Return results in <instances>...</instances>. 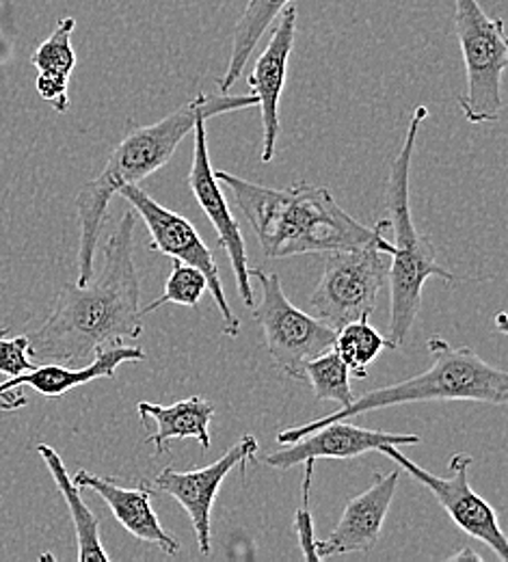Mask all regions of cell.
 I'll use <instances>...</instances> for the list:
<instances>
[{"mask_svg":"<svg viewBox=\"0 0 508 562\" xmlns=\"http://www.w3.org/2000/svg\"><path fill=\"white\" fill-rule=\"evenodd\" d=\"M146 351L139 347L115 345L95 352L91 361L84 366L70 368L59 363H37L33 370L22 372L18 376H9V381L0 383V409L11 412L26 405V396H22L20 387L29 385L42 396L59 398L80 385H87L95 379H113L117 368L126 361H144Z\"/></svg>","mask_w":508,"mask_h":562,"instance_id":"5bb4252c","label":"cell"},{"mask_svg":"<svg viewBox=\"0 0 508 562\" xmlns=\"http://www.w3.org/2000/svg\"><path fill=\"white\" fill-rule=\"evenodd\" d=\"M135 227L137 212H124L104 243L100 276L84 285L66 283L48 318L26 334L37 363L78 368L106 347L142 338L146 316L133 258Z\"/></svg>","mask_w":508,"mask_h":562,"instance_id":"6da1fadb","label":"cell"},{"mask_svg":"<svg viewBox=\"0 0 508 562\" xmlns=\"http://www.w3.org/2000/svg\"><path fill=\"white\" fill-rule=\"evenodd\" d=\"M249 278L258 281L262 292L260 303L253 305V318L262 327L271 363L284 376L303 381L305 361L334 349L336 329L291 303L278 273L249 269Z\"/></svg>","mask_w":508,"mask_h":562,"instance_id":"ba28073f","label":"cell"},{"mask_svg":"<svg viewBox=\"0 0 508 562\" xmlns=\"http://www.w3.org/2000/svg\"><path fill=\"white\" fill-rule=\"evenodd\" d=\"M72 481L78 490L98 493L106 502L115 519L122 524V528L144 546L158 548L167 557H176L180 552V543L169 532H165L151 508L154 487L147 485L146 481L139 483V487L128 490L109 476L91 474L87 470L76 472Z\"/></svg>","mask_w":508,"mask_h":562,"instance_id":"e0dca14e","label":"cell"},{"mask_svg":"<svg viewBox=\"0 0 508 562\" xmlns=\"http://www.w3.org/2000/svg\"><path fill=\"white\" fill-rule=\"evenodd\" d=\"M37 363H33L31 351H29V338L15 336L4 338L0 334V372L7 376H18L22 372L33 370Z\"/></svg>","mask_w":508,"mask_h":562,"instance_id":"484cf974","label":"cell"},{"mask_svg":"<svg viewBox=\"0 0 508 562\" xmlns=\"http://www.w3.org/2000/svg\"><path fill=\"white\" fill-rule=\"evenodd\" d=\"M117 195L124 198L133 206V211L146 221V227L151 236L149 249L169 256L171 260H180L189 267H195L204 273L208 281V292L223 318V334L225 338H236L240 334V318L227 303L213 251L204 243L200 232L193 227V223L182 214L158 204L139 184H124L120 187Z\"/></svg>","mask_w":508,"mask_h":562,"instance_id":"9c48e42d","label":"cell"},{"mask_svg":"<svg viewBox=\"0 0 508 562\" xmlns=\"http://www.w3.org/2000/svg\"><path fill=\"white\" fill-rule=\"evenodd\" d=\"M215 178L232 191L236 206L247 216L269 260L365 245H376L390 256L394 251L385 236L390 227L387 218H381L374 227H365L325 187L301 180L289 189H269L229 171H215Z\"/></svg>","mask_w":508,"mask_h":562,"instance_id":"7a4b0ae2","label":"cell"},{"mask_svg":"<svg viewBox=\"0 0 508 562\" xmlns=\"http://www.w3.org/2000/svg\"><path fill=\"white\" fill-rule=\"evenodd\" d=\"M195 143H193V160H191V171H189V187L200 204V209L208 216L213 227L217 229L218 245L225 249L234 278H236V288L247 307L256 305L253 288H251V278H249V260H247V247L242 232L232 216V211L227 206V200L221 191L213 165H211V154H208V135H206V120H200L195 124Z\"/></svg>","mask_w":508,"mask_h":562,"instance_id":"7c38bea8","label":"cell"},{"mask_svg":"<svg viewBox=\"0 0 508 562\" xmlns=\"http://www.w3.org/2000/svg\"><path fill=\"white\" fill-rule=\"evenodd\" d=\"M390 254L376 245L325 254V269L309 296V314L336 331L370 318L387 283Z\"/></svg>","mask_w":508,"mask_h":562,"instance_id":"52a82bcc","label":"cell"},{"mask_svg":"<svg viewBox=\"0 0 508 562\" xmlns=\"http://www.w3.org/2000/svg\"><path fill=\"white\" fill-rule=\"evenodd\" d=\"M258 439L253 435H242L238 443H234L223 457H218L215 463L191 470V472H178L176 468H165L151 483L154 492L171 495L191 517L200 552L204 557L211 554V528H213V506L217 499L218 490L225 481V476L240 468L245 474V468L253 457L258 454Z\"/></svg>","mask_w":508,"mask_h":562,"instance_id":"8fae6325","label":"cell"},{"mask_svg":"<svg viewBox=\"0 0 508 562\" xmlns=\"http://www.w3.org/2000/svg\"><path fill=\"white\" fill-rule=\"evenodd\" d=\"M256 106H258V98L253 93L249 95L200 93L193 100H189L184 106L158 120L156 124L135 128L120 140L111 151L104 169L91 182H87L76 198V212L80 223L76 283L84 285L93 278L98 238L106 221L109 204L113 195H117L120 187L139 184L151 173L162 169L176 154L178 145L189 133H193L200 120L208 122L223 113L245 111Z\"/></svg>","mask_w":508,"mask_h":562,"instance_id":"3957f363","label":"cell"},{"mask_svg":"<svg viewBox=\"0 0 508 562\" xmlns=\"http://www.w3.org/2000/svg\"><path fill=\"white\" fill-rule=\"evenodd\" d=\"M398 481V470L387 474H374L372 485L347 502L342 517L331 530V535L325 541H316L318 561L355 552H370L381 537Z\"/></svg>","mask_w":508,"mask_h":562,"instance_id":"2e32d148","label":"cell"},{"mask_svg":"<svg viewBox=\"0 0 508 562\" xmlns=\"http://www.w3.org/2000/svg\"><path fill=\"white\" fill-rule=\"evenodd\" d=\"M303 374L309 381L316 401H331L338 405V409H345L353 403L355 396L351 390L349 368L334 349L305 361Z\"/></svg>","mask_w":508,"mask_h":562,"instance_id":"603a6c76","label":"cell"},{"mask_svg":"<svg viewBox=\"0 0 508 562\" xmlns=\"http://www.w3.org/2000/svg\"><path fill=\"white\" fill-rule=\"evenodd\" d=\"M37 454L44 459L55 485L59 487V492L64 495L70 517H72L74 530H76V546H78V561L80 562H109V554L102 548V539H100V521L98 517L89 510V506L84 504V499L80 497L78 487L74 485L72 476L68 474L64 459L59 457V452L48 446V443H39L37 446Z\"/></svg>","mask_w":508,"mask_h":562,"instance_id":"ffe728a7","label":"cell"},{"mask_svg":"<svg viewBox=\"0 0 508 562\" xmlns=\"http://www.w3.org/2000/svg\"><path fill=\"white\" fill-rule=\"evenodd\" d=\"M429 117L427 106H418L411 115L407 135L403 140V147L398 156L394 158L387 176V189H385V211L387 223L394 232V251L390 256V327H387V340L394 349L405 345L411 327L418 321L420 307H422V290L429 278L456 281V278L443 269L436 258V247L429 236H425L411 214L409 202V173H411V160L418 143V133Z\"/></svg>","mask_w":508,"mask_h":562,"instance_id":"5b68a950","label":"cell"},{"mask_svg":"<svg viewBox=\"0 0 508 562\" xmlns=\"http://www.w3.org/2000/svg\"><path fill=\"white\" fill-rule=\"evenodd\" d=\"M296 18L298 7L296 0L280 13V22L258 57L253 70L249 74L247 82L251 93L258 98V109L262 117V162L269 165L275 158L278 137H280V100L286 87V74L291 64L292 46L296 37Z\"/></svg>","mask_w":508,"mask_h":562,"instance_id":"9a60e30c","label":"cell"},{"mask_svg":"<svg viewBox=\"0 0 508 562\" xmlns=\"http://www.w3.org/2000/svg\"><path fill=\"white\" fill-rule=\"evenodd\" d=\"M316 461H305V476H303V504L294 515V532L303 552L305 561H318L316 554V532H314V519L309 510V492H312V474H314Z\"/></svg>","mask_w":508,"mask_h":562,"instance_id":"d4e9b609","label":"cell"},{"mask_svg":"<svg viewBox=\"0 0 508 562\" xmlns=\"http://www.w3.org/2000/svg\"><path fill=\"white\" fill-rule=\"evenodd\" d=\"M208 290V281L204 278V273L195 267H189L180 260H173L171 267V276L165 283V290L158 299H154L149 305H142V314L147 316L151 312H156L158 307L167 305V303H178L184 307H197L202 294Z\"/></svg>","mask_w":508,"mask_h":562,"instance_id":"cb8c5ba5","label":"cell"},{"mask_svg":"<svg viewBox=\"0 0 508 562\" xmlns=\"http://www.w3.org/2000/svg\"><path fill=\"white\" fill-rule=\"evenodd\" d=\"M376 452L392 459L398 468H403L414 481L425 485L436 495L437 502L450 515L456 528H461L472 539L485 543L500 562H508V539L500 528L498 515L494 506H489L478 493L470 487V468L474 463L472 454L456 452L448 461L450 476H436L425 468L416 465L407 459L398 446H381Z\"/></svg>","mask_w":508,"mask_h":562,"instance_id":"30bf717a","label":"cell"},{"mask_svg":"<svg viewBox=\"0 0 508 562\" xmlns=\"http://www.w3.org/2000/svg\"><path fill=\"white\" fill-rule=\"evenodd\" d=\"M450 561H476L481 562L483 559H481V554H476L472 548H465L463 552H459V554H454V557H450Z\"/></svg>","mask_w":508,"mask_h":562,"instance_id":"4316f807","label":"cell"},{"mask_svg":"<svg viewBox=\"0 0 508 562\" xmlns=\"http://www.w3.org/2000/svg\"><path fill=\"white\" fill-rule=\"evenodd\" d=\"M76 31L74 18H61L55 31L35 48L31 64L37 70V93L46 100L57 113H68L70 109V76L76 68L72 35Z\"/></svg>","mask_w":508,"mask_h":562,"instance_id":"ac0fdd59","label":"cell"},{"mask_svg":"<svg viewBox=\"0 0 508 562\" xmlns=\"http://www.w3.org/2000/svg\"><path fill=\"white\" fill-rule=\"evenodd\" d=\"M137 412L142 420H154L156 432L147 437L158 454L169 452V443L176 439H197L204 450L211 448V422L215 418V405L202 396L178 401L169 407L139 403Z\"/></svg>","mask_w":508,"mask_h":562,"instance_id":"d6986e66","label":"cell"},{"mask_svg":"<svg viewBox=\"0 0 508 562\" xmlns=\"http://www.w3.org/2000/svg\"><path fill=\"white\" fill-rule=\"evenodd\" d=\"M385 349H394L387 336L379 334L368 318L353 321L336 331L334 351L340 355L345 366L349 368V374L355 379H365L368 368L379 359V355Z\"/></svg>","mask_w":508,"mask_h":562,"instance_id":"7402d4cb","label":"cell"},{"mask_svg":"<svg viewBox=\"0 0 508 562\" xmlns=\"http://www.w3.org/2000/svg\"><path fill=\"white\" fill-rule=\"evenodd\" d=\"M429 352L433 355V363L429 370L387 385L379 390H370L345 409H336L334 414L318 420L298 424L278 432L280 443H294L314 428L336 420H351L362 414L376 409H387L407 403H439V401H465V403H483L505 407L508 403V374L500 368L489 366L481 355L467 347H452L448 340L431 336Z\"/></svg>","mask_w":508,"mask_h":562,"instance_id":"277c9868","label":"cell"},{"mask_svg":"<svg viewBox=\"0 0 508 562\" xmlns=\"http://www.w3.org/2000/svg\"><path fill=\"white\" fill-rule=\"evenodd\" d=\"M454 31L465 64V91L459 95L463 117L494 124L505 109L503 76L508 68V42L503 18H489L478 0H454Z\"/></svg>","mask_w":508,"mask_h":562,"instance_id":"8992f818","label":"cell"},{"mask_svg":"<svg viewBox=\"0 0 508 562\" xmlns=\"http://www.w3.org/2000/svg\"><path fill=\"white\" fill-rule=\"evenodd\" d=\"M291 2L292 0H247V7L238 18L232 35V55L227 70L218 80V89L223 93H227L240 78L264 33Z\"/></svg>","mask_w":508,"mask_h":562,"instance_id":"44dd1931","label":"cell"},{"mask_svg":"<svg viewBox=\"0 0 508 562\" xmlns=\"http://www.w3.org/2000/svg\"><path fill=\"white\" fill-rule=\"evenodd\" d=\"M420 435L409 432H387V430H370L355 426L349 420L329 422L298 441L289 443V448H282L278 452L267 454V465L273 470H291L305 461H318V459H358L365 452L379 450L381 446H420Z\"/></svg>","mask_w":508,"mask_h":562,"instance_id":"4fadbf2b","label":"cell"}]
</instances>
